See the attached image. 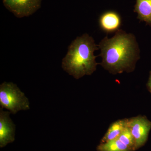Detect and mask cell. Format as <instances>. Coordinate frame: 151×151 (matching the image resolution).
<instances>
[{
  "label": "cell",
  "mask_w": 151,
  "mask_h": 151,
  "mask_svg": "<svg viewBox=\"0 0 151 151\" xmlns=\"http://www.w3.org/2000/svg\"><path fill=\"white\" fill-rule=\"evenodd\" d=\"M98 45L101 51L99 56L102 58L100 64L112 74L134 71L140 58L136 37L122 29L117 31L113 37H105Z\"/></svg>",
  "instance_id": "6da1fadb"
},
{
  "label": "cell",
  "mask_w": 151,
  "mask_h": 151,
  "mask_svg": "<svg viewBox=\"0 0 151 151\" xmlns=\"http://www.w3.org/2000/svg\"><path fill=\"white\" fill-rule=\"evenodd\" d=\"M94 39L87 33L78 37L71 42L62 60V68L76 79L92 74L99 63L96 61L94 51L99 49Z\"/></svg>",
  "instance_id": "7a4b0ae2"
},
{
  "label": "cell",
  "mask_w": 151,
  "mask_h": 151,
  "mask_svg": "<svg viewBox=\"0 0 151 151\" xmlns=\"http://www.w3.org/2000/svg\"><path fill=\"white\" fill-rule=\"evenodd\" d=\"M29 100L16 84L3 82L0 85V106L11 113L16 114L20 111L30 108Z\"/></svg>",
  "instance_id": "3957f363"
},
{
  "label": "cell",
  "mask_w": 151,
  "mask_h": 151,
  "mask_svg": "<svg viewBox=\"0 0 151 151\" xmlns=\"http://www.w3.org/2000/svg\"><path fill=\"white\" fill-rule=\"evenodd\" d=\"M128 126L134 139L135 149L143 145L151 129L150 121L145 116H139L129 119Z\"/></svg>",
  "instance_id": "277c9868"
},
{
  "label": "cell",
  "mask_w": 151,
  "mask_h": 151,
  "mask_svg": "<svg viewBox=\"0 0 151 151\" xmlns=\"http://www.w3.org/2000/svg\"><path fill=\"white\" fill-rule=\"evenodd\" d=\"M4 5L17 17H29L41 6L42 0H3Z\"/></svg>",
  "instance_id": "5b68a950"
},
{
  "label": "cell",
  "mask_w": 151,
  "mask_h": 151,
  "mask_svg": "<svg viewBox=\"0 0 151 151\" xmlns=\"http://www.w3.org/2000/svg\"><path fill=\"white\" fill-rule=\"evenodd\" d=\"M0 108V147L3 148L15 140L16 125L11 119L9 111Z\"/></svg>",
  "instance_id": "8992f818"
},
{
  "label": "cell",
  "mask_w": 151,
  "mask_h": 151,
  "mask_svg": "<svg viewBox=\"0 0 151 151\" xmlns=\"http://www.w3.org/2000/svg\"><path fill=\"white\" fill-rule=\"evenodd\" d=\"M100 28L107 33L117 31L122 24V19L119 14L113 11L105 12L99 19Z\"/></svg>",
  "instance_id": "52a82bcc"
},
{
  "label": "cell",
  "mask_w": 151,
  "mask_h": 151,
  "mask_svg": "<svg viewBox=\"0 0 151 151\" xmlns=\"http://www.w3.org/2000/svg\"><path fill=\"white\" fill-rule=\"evenodd\" d=\"M134 12L141 21L151 24V0H136Z\"/></svg>",
  "instance_id": "ba28073f"
},
{
  "label": "cell",
  "mask_w": 151,
  "mask_h": 151,
  "mask_svg": "<svg viewBox=\"0 0 151 151\" xmlns=\"http://www.w3.org/2000/svg\"><path fill=\"white\" fill-rule=\"evenodd\" d=\"M129 119L118 120L111 124L106 134L102 139V143L105 142L119 137L128 125Z\"/></svg>",
  "instance_id": "9c48e42d"
},
{
  "label": "cell",
  "mask_w": 151,
  "mask_h": 151,
  "mask_svg": "<svg viewBox=\"0 0 151 151\" xmlns=\"http://www.w3.org/2000/svg\"><path fill=\"white\" fill-rule=\"evenodd\" d=\"M98 151H130L131 150L118 138L102 143L97 147Z\"/></svg>",
  "instance_id": "30bf717a"
},
{
  "label": "cell",
  "mask_w": 151,
  "mask_h": 151,
  "mask_svg": "<svg viewBox=\"0 0 151 151\" xmlns=\"http://www.w3.org/2000/svg\"><path fill=\"white\" fill-rule=\"evenodd\" d=\"M118 139L130 150L135 149V140L132 132L128 125L119 135Z\"/></svg>",
  "instance_id": "8fae6325"
},
{
  "label": "cell",
  "mask_w": 151,
  "mask_h": 151,
  "mask_svg": "<svg viewBox=\"0 0 151 151\" xmlns=\"http://www.w3.org/2000/svg\"><path fill=\"white\" fill-rule=\"evenodd\" d=\"M147 85L150 92H151V71L150 72V77H149V80Z\"/></svg>",
  "instance_id": "7c38bea8"
},
{
  "label": "cell",
  "mask_w": 151,
  "mask_h": 151,
  "mask_svg": "<svg viewBox=\"0 0 151 151\" xmlns=\"http://www.w3.org/2000/svg\"></svg>",
  "instance_id": "4fadbf2b"
}]
</instances>
